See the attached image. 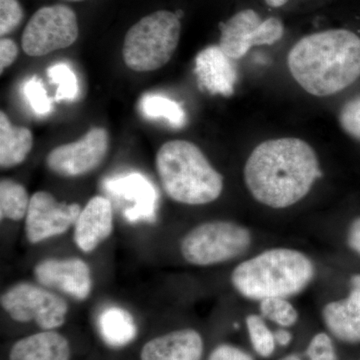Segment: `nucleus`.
Here are the masks:
<instances>
[{
    "instance_id": "obj_1",
    "label": "nucleus",
    "mask_w": 360,
    "mask_h": 360,
    "mask_svg": "<svg viewBox=\"0 0 360 360\" xmlns=\"http://www.w3.org/2000/svg\"><path fill=\"white\" fill-rule=\"evenodd\" d=\"M321 176L314 148L293 137L262 142L251 153L245 167L251 195L272 208L295 205Z\"/></svg>"
},
{
    "instance_id": "obj_2",
    "label": "nucleus",
    "mask_w": 360,
    "mask_h": 360,
    "mask_svg": "<svg viewBox=\"0 0 360 360\" xmlns=\"http://www.w3.org/2000/svg\"><path fill=\"white\" fill-rule=\"evenodd\" d=\"M291 75L315 96L338 94L360 77V37L348 30H329L303 37L288 58Z\"/></svg>"
},
{
    "instance_id": "obj_3",
    "label": "nucleus",
    "mask_w": 360,
    "mask_h": 360,
    "mask_svg": "<svg viewBox=\"0 0 360 360\" xmlns=\"http://www.w3.org/2000/svg\"><path fill=\"white\" fill-rule=\"evenodd\" d=\"M156 172L168 198L186 205H205L224 191V177L193 142H165L156 153Z\"/></svg>"
},
{
    "instance_id": "obj_4",
    "label": "nucleus",
    "mask_w": 360,
    "mask_h": 360,
    "mask_svg": "<svg viewBox=\"0 0 360 360\" xmlns=\"http://www.w3.org/2000/svg\"><path fill=\"white\" fill-rule=\"evenodd\" d=\"M307 255L290 248H274L234 269L231 283L239 295L251 300L283 297L302 292L314 276Z\"/></svg>"
},
{
    "instance_id": "obj_5",
    "label": "nucleus",
    "mask_w": 360,
    "mask_h": 360,
    "mask_svg": "<svg viewBox=\"0 0 360 360\" xmlns=\"http://www.w3.org/2000/svg\"><path fill=\"white\" fill-rule=\"evenodd\" d=\"M180 30L179 15L170 11L144 16L125 35L122 49L125 65L137 72L160 70L176 51Z\"/></svg>"
},
{
    "instance_id": "obj_6",
    "label": "nucleus",
    "mask_w": 360,
    "mask_h": 360,
    "mask_svg": "<svg viewBox=\"0 0 360 360\" xmlns=\"http://www.w3.org/2000/svg\"><path fill=\"white\" fill-rule=\"evenodd\" d=\"M251 245L245 227L227 220L196 225L180 241V252L188 264L212 266L240 257Z\"/></svg>"
},
{
    "instance_id": "obj_7",
    "label": "nucleus",
    "mask_w": 360,
    "mask_h": 360,
    "mask_svg": "<svg viewBox=\"0 0 360 360\" xmlns=\"http://www.w3.org/2000/svg\"><path fill=\"white\" fill-rule=\"evenodd\" d=\"M0 305L13 321L34 322L42 330H56L63 326L70 311L65 298L30 281H20L4 290Z\"/></svg>"
},
{
    "instance_id": "obj_8",
    "label": "nucleus",
    "mask_w": 360,
    "mask_h": 360,
    "mask_svg": "<svg viewBox=\"0 0 360 360\" xmlns=\"http://www.w3.org/2000/svg\"><path fill=\"white\" fill-rule=\"evenodd\" d=\"M78 37L77 14L65 4L44 6L28 21L21 45L30 56H44L75 44Z\"/></svg>"
},
{
    "instance_id": "obj_9",
    "label": "nucleus",
    "mask_w": 360,
    "mask_h": 360,
    "mask_svg": "<svg viewBox=\"0 0 360 360\" xmlns=\"http://www.w3.org/2000/svg\"><path fill=\"white\" fill-rule=\"evenodd\" d=\"M220 49L233 60L245 56L251 47L276 44L284 33L281 20L276 18L262 20L252 9L236 13L220 25Z\"/></svg>"
},
{
    "instance_id": "obj_10",
    "label": "nucleus",
    "mask_w": 360,
    "mask_h": 360,
    "mask_svg": "<svg viewBox=\"0 0 360 360\" xmlns=\"http://www.w3.org/2000/svg\"><path fill=\"white\" fill-rule=\"evenodd\" d=\"M82 210L78 203L60 202L49 191H37L30 198L25 219L26 240L37 245L63 236L75 227Z\"/></svg>"
},
{
    "instance_id": "obj_11",
    "label": "nucleus",
    "mask_w": 360,
    "mask_h": 360,
    "mask_svg": "<svg viewBox=\"0 0 360 360\" xmlns=\"http://www.w3.org/2000/svg\"><path fill=\"white\" fill-rule=\"evenodd\" d=\"M110 149V136L101 127L90 129L77 141L52 149L46 165L53 174L63 177H78L96 170Z\"/></svg>"
},
{
    "instance_id": "obj_12",
    "label": "nucleus",
    "mask_w": 360,
    "mask_h": 360,
    "mask_svg": "<svg viewBox=\"0 0 360 360\" xmlns=\"http://www.w3.org/2000/svg\"><path fill=\"white\" fill-rule=\"evenodd\" d=\"M33 276L40 285L84 302L94 290L91 269L79 257H49L33 267Z\"/></svg>"
},
{
    "instance_id": "obj_13",
    "label": "nucleus",
    "mask_w": 360,
    "mask_h": 360,
    "mask_svg": "<svg viewBox=\"0 0 360 360\" xmlns=\"http://www.w3.org/2000/svg\"><path fill=\"white\" fill-rule=\"evenodd\" d=\"M73 231L78 250L90 253L108 240L115 229L113 208L108 198L96 195L80 212Z\"/></svg>"
},
{
    "instance_id": "obj_14",
    "label": "nucleus",
    "mask_w": 360,
    "mask_h": 360,
    "mask_svg": "<svg viewBox=\"0 0 360 360\" xmlns=\"http://www.w3.org/2000/svg\"><path fill=\"white\" fill-rule=\"evenodd\" d=\"M219 46H210L200 52L195 59V75L200 89L212 94L231 96L238 82V71Z\"/></svg>"
},
{
    "instance_id": "obj_15",
    "label": "nucleus",
    "mask_w": 360,
    "mask_h": 360,
    "mask_svg": "<svg viewBox=\"0 0 360 360\" xmlns=\"http://www.w3.org/2000/svg\"><path fill=\"white\" fill-rule=\"evenodd\" d=\"M203 340L198 331L179 329L148 341L142 347L141 360H201Z\"/></svg>"
},
{
    "instance_id": "obj_16",
    "label": "nucleus",
    "mask_w": 360,
    "mask_h": 360,
    "mask_svg": "<svg viewBox=\"0 0 360 360\" xmlns=\"http://www.w3.org/2000/svg\"><path fill=\"white\" fill-rule=\"evenodd\" d=\"M68 338L56 330H42L16 341L8 360H70Z\"/></svg>"
},
{
    "instance_id": "obj_17",
    "label": "nucleus",
    "mask_w": 360,
    "mask_h": 360,
    "mask_svg": "<svg viewBox=\"0 0 360 360\" xmlns=\"http://www.w3.org/2000/svg\"><path fill=\"white\" fill-rule=\"evenodd\" d=\"M322 316L338 340L360 342V291L352 290L347 298L329 302L324 307Z\"/></svg>"
},
{
    "instance_id": "obj_18",
    "label": "nucleus",
    "mask_w": 360,
    "mask_h": 360,
    "mask_svg": "<svg viewBox=\"0 0 360 360\" xmlns=\"http://www.w3.org/2000/svg\"><path fill=\"white\" fill-rule=\"evenodd\" d=\"M33 146L32 131L15 127L4 111L0 112V167L2 169L21 165Z\"/></svg>"
},
{
    "instance_id": "obj_19",
    "label": "nucleus",
    "mask_w": 360,
    "mask_h": 360,
    "mask_svg": "<svg viewBox=\"0 0 360 360\" xmlns=\"http://www.w3.org/2000/svg\"><path fill=\"white\" fill-rule=\"evenodd\" d=\"M98 329L104 342L111 347L129 345L137 333L132 315L118 307H111L101 312L98 317Z\"/></svg>"
},
{
    "instance_id": "obj_20",
    "label": "nucleus",
    "mask_w": 360,
    "mask_h": 360,
    "mask_svg": "<svg viewBox=\"0 0 360 360\" xmlns=\"http://www.w3.org/2000/svg\"><path fill=\"white\" fill-rule=\"evenodd\" d=\"M30 198L25 187L15 180L2 179L0 181V219L20 221L25 219Z\"/></svg>"
},
{
    "instance_id": "obj_21",
    "label": "nucleus",
    "mask_w": 360,
    "mask_h": 360,
    "mask_svg": "<svg viewBox=\"0 0 360 360\" xmlns=\"http://www.w3.org/2000/svg\"><path fill=\"white\" fill-rule=\"evenodd\" d=\"M142 115L149 118H162L174 127H184L186 116L179 103L165 96L146 94L139 101Z\"/></svg>"
},
{
    "instance_id": "obj_22",
    "label": "nucleus",
    "mask_w": 360,
    "mask_h": 360,
    "mask_svg": "<svg viewBox=\"0 0 360 360\" xmlns=\"http://www.w3.org/2000/svg\"><path fill=\"white\" fill-rule=\"evenodd\" d=\"M248 333L252 347L257 354L262 357H269L276 348V338L269 330L264 319L257 314L248 315L246 319Z\"/></svg>"
},
{
    "instance_id": "obj_23",
    "label": "nucleus",
    "mask_w": 360,
    "mask_h": 360,
    "mask_svg": "<svg viewBox=\"0 0 360 360\" xmlns=\"http://www.w3.org/2000/svg\"><path fill=\"white\" fill-rule=\"evenodd\" d=\"M259 310L264 317L283 328L295 326L298 319L297 310L283 297H271L262 300Z\"/></svg>"
},
{
    "instance_id": "obj_24",
    "label": "nucleus",
    "mask_w": 360,
    "mask_h": 360,
    "mask_svg": "<svg viewBox=\"0 0 360 360\" xmlns=\"http://www.w3.org/2000/svg\"><path fill=\"white\" fill-rule=\"evenodd\" d=\"M47 75L52 84L58 85L56 101H73L77 96V77L70 66L65 63L52 65L47 70Z\"/></svg>"
},
{
    "instance_id": "obj_25",
    "label": "nucleus",
    "mask_w": 360,
    "mask_h": 360,
    "mask_svg": "<svg viewBox=\"0 0 360 360\" xmlns=\"http://www.w3.org/2000/svg\"><path fill=\"white\" fill-rule=\"evenodd\" d=\"M23 92L30 105L35 113L45 115L52 110V101L47 96L46 90L41 80L37 77H33L26 82Z\"/></svg>"
},
{
    "instance_id": "obj_26",
    "label": "nucleus",
    "mask_w": 360,
    "mask_h": 360,
    "mask_svg": "<svg viewBox=\"0 0 360 360\" xmlns=\"http://www.w3.org/2000/svg\"><path fill=\"white\" fill-rule=\"evenodd\" d=\"M340 122L348 135L360 141V96L350 99L343 105L340 113Z\"/></svg>"
},
{
    "instance_id": "obj_27",
    "label": "nucleus",
    "mask_w": 360,
    "mask_h": 360,
    "mask_svg": "<svg viewBox=\"0 0 360 360\" xmlns=\"http://www.w3.org/2000/svg\"><path fill=\"white\" fill-rule=\"evenodd\" d=\"M23 11L18 0H0V35L13 32L22 20Z\"/></svg>"
},
{
    "instance_id": "obj_28",
    "label": "nucleus",
    "mask_w": 360,
    "mask_h": 360,
    "mask_svg": "<svg viewBox=\"0 0 360 360\" xmlns=\"http://www.w3.org/2000/svg\"><path fill=\"white\" fill-rule=\"evenodd\" d=\"M307 354L310 360H338L333 340L326 333H319L312 338Z\"/></svg>"
},
{
    "instance_id": "obj_29",
    "label": "nucleus",
    "mask_w": 360,
    "mask_h": 360,
    "mask_svg": "<svg viewBox=\"0 0 360 360\" xmlns=\"http://www.w3.org/2000/svg\"><path fill=\"white\" fill-rule=\"evenodd\" d=\"M208 360H253L250 354L240 348L231 345H221L215 347Z\"/></svg>"
},
{
    "instance_id": "obj_30",
    "label": "nucleus",
    "mask_w": 360,
    "mask_h": 360,
    "mask_svg": "<svg viewBox=\"0 0 360 360\" xmlns=\"http://www.w3.org/2000/svg\"><path fill=\"white\" fill-rule=\"evenodd\" d=\"M18 56V47L13 40L1 39L0 40V71L4 72L6 68L13 65Z\"/></svg>"
},
{
    "instance_id": "obj_31",
    "label": "nucleus",
    "mask_w": 360,
    "mask_h": 360,
    "mask_svg": "<svg viewBox=\"0 0 360 360\" xmlns=\"http://www.w3.org/2000/svg\"><path fill=\"white\" fill-rule=\"evenodd\" d=\"M347 241L352 250L360 255V217L355 219L350 224Z\"/></svg>"
},
{
    "instance_id": "obj_32",
    "label": "nucleus",
    "mask_w": 360,
    "mask_h": 360,
    "mask_svg": "<svg viewBox=\"0 0 360 360\" xmlns=\"http://www.w3.org/2000/svg\"><path fill=\"white\" fill-rule=\"evenodd\" d=\"M274 335L276 338V342L281 347H286V345H290L291 340H292V335H291L290 331L283 328L276 330Z\"/></svg>"
},
{
    "instance_id": "obj_33",
    "label": "nucleus",
    "mask_w": 360,
    "mask_h": 360,
    "mask_svg": "<svg viewBox=\"0 0 360 360\" xmlns=\"http://www.w3.org/2000/svg\"><path fill=\"white\" fill-rule=\"evenodd\" d=\"M350 283L352 285V290H356L360 291V274H355L350 279Z\"/></svg>"
},
{
    "instance_id": "obj_34",
    "label": "nucleus",
    "mask_w": 360,
    "mask_h": 360,
    "mask_svg": "<svg viewBox=\"0 0 360 360\" xmlns=\"http://www.w3.org/2000/svg\"><path fill=\"white\" fill-rule=\"evenodd\" d=\"M288 0H265L267 4L271 7H281L288 2Z\"/></svg>"
},
{
    "instance_id": "obj_35",
    "label": "nucleus",
    "mask_w": 360,
    "mask_h": 360,
    "mask_svg": "<svg viewBox=\"0 0 360 360\" xmlns=\"http://www.w3.org/2000/svg\"><path fill=\"white\" fill-rule=\"evenodd\" d=\"M281 360H300V357L297 355H288V356L284 357V359Z\"/></svg>"
},
{
    "instance_id": "obj_36",
    "label": "nucleus",
    "mask_w": 360,
    "mask_h": 360,
    "mask_svg": "<svg viewBox=\"0 0 360 360\" xmlns=\"http://www.w3.org/2000/svg\"><path fill=\"white\" fill-rule=\"evenodd\" d=\"M71 1H80V0H71Z\"/></svg>"
}]
</instances>
